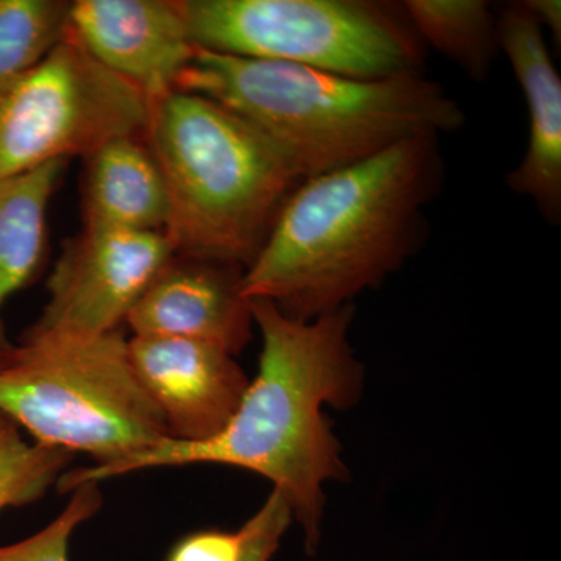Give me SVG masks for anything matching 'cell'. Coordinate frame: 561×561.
<instances>
[{"label": "cell", "instance_id": "cell-1", "mask_svg": "<svg viewBox=\"0 0 561 561\" xmlns=\"http://www.w3.org/2000/svg\"><path fill=\"white\" fill-rule=\"evenodd\" d=\"M250 305L262 337L260 371L217 437L202 443L168 440L117 463L66 471L58 489L70 493L84 483L149 468L230 465L273 482L300 523L306 551L313 556L320 546L324 482L346 476L341 443L323 408H351L362 387V368L348 342L354 308L346 305L300 321L264 298H253Z\"/></svg>", "mask_w": 561, "mask_h": 561}, {"label": "cell", "instance_id": "cell-2", "mask_svg": "<svg viewBox=\"0 0 561 561\" xmlns=\"http://www.w3.org/2000/svg\"><path fill=\"white\" fill-rule=\"evenodd\" d=\"M442 181L437 135L301 181L243 272V297L300 321L351 305L419 249L424 206Z\"/></svg>", "mask_w": 561, "mask_h": 561}, {"label": "cell", "instance_id": "cell-3", "mask_svg": "<svg viewBox=\"0 0 561 561\" xmlns=\"http://www.w3.org/2000/svg\"><path fill=\"white\" fill-rule=\"evenodd\" d=\"M176 91L205 95L249 122L301 181L367 160L404 139L456 131L465 122L442 84L420 72L357 80L201 47Z\"/></svg>", "mask_w": 561, "mask_h": 561}, {"label": "cell", "instance_id": "cell-4", "mask_svg": "<svg viewBox=\"0 0 561 561\" xmlns=\"http://www.w3.org/2000/svg\"><path fill=\"white\" fill-rule=\"evenodd\" d=\"M146 140L169 197L175 254L249 267L300 176L275 146L220 103L172 91L150 103Z\"/></svg>", "mask_w": 561, "mask_h": 561}, {"label": "cell", "instance_id": "cell-5", "mask_svg": "<svg viewBox=\"0 0 561 561\" xmlns=\"http://www.w3.org/2000/svg\"><path fill=\"white\" fill-rule=\"evenodd\" d=\"M0 412L41 445L117 463L171 440L116 331L76 341H21L0 370Z\"/></svg>", "mask_w": 561, "mask_h": 561}, {"label": "cell", "instance_id": "cell-6", "mask_svg": "<svg viewBox=\"0 0 561 561\" xmlns=\"http://www.w3.org/2000/svg\"><path fill=\"white\" fill-rule=\"evenodd\" d=\"M191 43L357 80L419 72L421 41L389 7L359 0H180Z\"/></svg>", "mask_w": 561, "mask_h": 561}, {"label": "cell", "instance_id": "cell-7", "mask_svg": "<svg viewBox=\"0 0 561 561\" xmlns=\"http://www.w3.org/2000/svg\"><path fill=\"white\" fill-rule=\"evenodd\" d=\"M150 102L99 65L68 31L50 54L0 91V183L84 158L121 136H146Z\"/></svg>", "mask_w": 561, "mask_h": 561}, {"label": "cell", "instance_id": "cell-8", "mask_svg": "<svg viewBox=\"0 0 561 561\" xmlns=\"http://www.w3.org/2000/svg\"><path fill=\"white\" fill-rule=\"evenodd\" d=\"M173 254L165 232L83 225L62 243L47 279L49 300L21 341H76L121 331Z\"/></svg>", "mask_w": 561, "mask_h": 561}, {"label": "cell", "instance_id": "cell-9", "mask_svg": "<svg viewBox=\"0 0 561 561\" xmlns=\"http://www.w3.org/2000/svg\"><path fill=\"white\" fill-rule=\"evenodd\" d=\"M127 353L173 442L217 437L238 412L250 386L234 356L209 343L133 335Z\"/></svg>", "mask_w": 561, "mask_h": 561}, {"label": "cell", "instance_id": "cell-10", "mask_svg": "<svg viewBox=\"0 0 561 561\" xmlns=\"http://www.w3.org/2000/svg\"><path fill=\"white\" fill-rule=\"evenodd\" d=\"M69 31L150 103L176 91L195 54L180 0H73Z\"/></svg>", "mask_w": 561, "mask_h": 561}, {"label": "cell", "instance_id": "cell-11", "mask_svg": "<svg viewBox=\"0 0 561 561\" xmlns=\"http://www.w3.org/2000/svg\"><path fill=\"white\" fill-rule=\"evenodd\" d=\"M245 268L231 262L173 254L158 272L125 324L133 335L186 339L241 353L253 313L242 294Z\"/></svg>", "mask_w": 561, "mask_h": 561}, {"label": "cell", "instance_id": "cell-12", "mask_svg": "<svg viewBox=\"0 0 561 561\" xmlns=\"http://www.w3.org/2000/svg\"><path fill=\"white\" fill-rule=\"evenodd\" d=\"M500 49L505 51L529 110V142L507 175V186L529 197L552 225L561 217V79L542 28L524 3L497 18Z\"/></svg>", "mask_w": 561, "mask_h": 561}, {"label": "cell", "instance_id": "cell-13", "mask_svg": "<svg viewBox=\"0 0 561 561\" xmlns=\"http://www.w3.org/2000/svg\"><path fill=\"white\" fill-rule=\"evenodd\" d=\"M81 214L88 227L165 231L169 197L146 136H121L83 158Z\"/></svg>", "mask_w": 561, "mask_h": 561}, {"label": "cell", "instance_id": "cell-14", "mask_svg": "<svg viewBox=\"0 0 561 561\" xmlns=\"http://www.w3.org/2000/svg\"><path fill=\"white\" fill-rule=\"evenodd\" d=\"M69 161H54L0 183V370L18 345L10 341L2 309L11 295L31 286L47 261V210Z\"/></svg>", "mask_w": 561, "mask_h": 561}, {"label": "cell", "instance_id": "cell-15", "mask_svg": "<svg viewBox=\"0 0 561 561\" xmlns=\"http://www.w3.org/2000/svg\"><path fill=\"white\" fill-rule=\"evenodd\" d=\"M405 18L421 43L457 62L471 79L489 76L500 50L497 21L482 0H408Z\"/></svg>", "mask_w": 561, "mask_h": 561}, {"label": "cell", "instance_id": "cell-16", "mask_svg": "<svg viewBox=\"0 0 561 561\" xmlns=\"http://www.w3.org/2000/svg\"><path fill=\"white\" fill-rule=\"evenodd\" d=\"M70 2L0 0V91L38 66L69 31Z\"/></svg>", "mask_w": 561, "mask_h": 561}, {"label": "cell", "instance_id": "cell-17", "mask_svg": "<svg viewBox=\"0 0 561 561\" xmlns=\"http://www.w3.org/2000/svg\"><path fill=\"white\" fill-rule=\"evenodd\" d=\"M72 453L28 443L21 427L0 412V512L41 500L72 461Z\"/></svg>", "mask_w": 561, "mask_h": 561}, {"label": "cell", "instance_id": "cell-18", "mask_svg": "<svg viewBox=\"0 0 561 561\" xmlns=\"http://www.w3.org/2000/svg\"><path fill=\"white\" fill-rule=\"evenodd\" d=\"M72 493L65 511L49 526L14 545L0 546V561H70L69 541L73 530L102 507L99 483H84Z\"/></svg>", "mask_w": 561, "mask_h": 561}, {"label": "cell", "instance_id": "cell-19", "mask_svg": "<svg viewBox=\"0 0 561 561\" xmlns=\"http://www.w3.org/2000/svg\"><path fill=\"white\" fill-rule=\"evenodd\" d=\"M291 519L294 516L286 497L278 490H273L260 512L242 527L241 561H271Z\"/></svg>", "mask_w": 561, "mask_h": 561}, {"label": "cell", "instance_id": "cell-20", "mask_svg": "<svg viewBox=\"0 0 561 561\" xmlns=\"http://www.w3.org/2000/svg\"><path fill=\"white\" fill-rule=\"evenodd\" d=\"M242 548V529L203 530L183 538L168 561H241Z\"/></svg>", "mask_w": 561, "mask_h": 561}, {"label": "cell", "instance_id": "cell-21", "mask_svg": "<svg viewBox=\"0 0 561 561\" xmlns=\"http://www.w3.org/2000/svg\"><path fill=\"white\" fill-rule=\"evenodd\" d=\"M527 11L540 27L551 32L553 43L561 44V3L560 0H527L523 2Z\"/></svg>", "mask_w": 561, "mask_h": 561}]
</instances>
